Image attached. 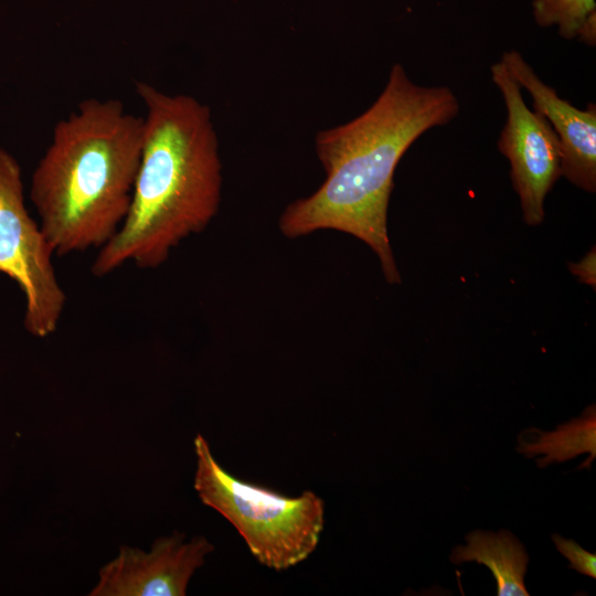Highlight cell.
<instances>
[{
	"label": "cell",
	"instance_id": "1",
	"mask_svg": "<svg viewBox=\"0 0 596 596\" xmlns=\"http://www.w3.org/2000/svg\"><path fill=\"white\" fill-rule=\"evenodd\" d=\"M459 109L449 87L418 85L395 63L366 110L317 132L315 150L326 179L285 207L278 223L283 235L297 238L321 230L350 234L372 248L387 283H401L387 233L396 167L422 135L449 124Z\"/></svg>",
	"mask_w": 596,
	"mask_h": 596
},
{
	"label": "cell",
	"instance_id": "4",
	"mask_svg": "<svg viewBox=\"0 0 596 596\" xmlns=\"http://www.w3.org/2000/svg\"><path fill=\"white\" fill-rule=\"evenodd\" d=\"M194 489L222 514L264 566L284 571L305 561L317 547L324 525V503L312 491L289 498L244 482L213 457L202 435L194 438Z\"/></svg>",
	"mask_w": 596,
	"mask_h": 596
},
{
	"label": "cell",
	"instance_id": "11",
	"mask_svg": "<svg viewBox=\"0 0 596 596\" xmlns=\"http://www.w3.org/2000/svg\"><path fill=\"white\" fill-rule=\"evenodd\" d=\"M532 7L540 26L556 25L563 39H578L588 46H595V0H533Z\"/></svg>",
	"mask_w": 596,
	"mask_h": 596
},
{
	"label": "cell",
	"instance_id": "5",
	"mask_svg": "<svg viewBox=\"0 0 596 596\" xmlns=\"http://www.w3.org/2000/svg\"><path fill=\"white\" fill-rule=\"evenodd\" d=\"M53 255L40 224L25 207L20 167L8 151L0 149V272L23 291L24 326L39 338L56 330L66 302Z\"/></svg>",
	"mask_w": 596,
	"mask_h": 596
},
{
	"label": "cell",
	"instance_id": "13",
	"mask_svg": "<svg viewBox=\"0 0 596 596\" xmlns=\"http://www.w3.org/2000/svg\"><path fill=\"white\" fill-rule=\"evenodd\" d=\"M595 247L578 263L571 264L570 270L576 275L579 281L585 283L595 288L596 273H595Z\"/></svg>",
	"mask_w": 596,
	"mask_h": 596
},
{
	"label": "cell",
	"instance_id": "7",
	"mask_svg": "<svg viewBox=\"0 0 596 596\" xmlns=\"http://www.w3.org/2000/svg\"><path fill=\"white\" fill-rule=\"evenodd\" d=\"M214 550L203 536L187 540L174 532L158 539L149 552L121 546L99 571L92 596H184L192 575Z\"/></svg>",
	"mask_w": 596,
	"mask_h": 596
},
{
	"label": "cell",
	"instance_id": "3",
	"mask_svg": "<svg viewBox=\"0 0 596 596\" xmlns=\"http://www.w3.org/2000/svg\"><path fill=\"white\" fill-rule=\"evenodd\" d=\"M143 118L118 99L89 98L61 119L31 180L30 196L55 255L102 248L132 196Z\"/></svg>",
	"mask_w": 596,
	"mask_h": 596
},
{
	"label": "cell",
	"instance_id": "6",
	"mask_svg": "<svg viewBox=\"0 0 596 596\" xmlns=\"http://www.w3.org/2000/svg\"><path fill=\"white\" fill-rule=\"evenodd\" d=\"M507 108L498 149L510 163V178L524 222L536 226L544 220V201L561 174L562 151L549 120L526 106L521 87L500 61L490 67Z\"/></svg>",
	"mask_w": 596,
	"mask_h": 596
},
{
	"label": "cell",
	"instance_id": "8",
	"mask_svg": "<svg viewBox=\"0 0 596 596\" xmlns=\"http://www.w3.org/2000/svg\"><path fill=\"white\" fill-rule=\"evenodd\" d=\"M501 62L520 87L532 97L533 109L540 111L555 131L562 151L561 174L575 187L596 191V106L586 109L573 106L545 84L515 50L505 51Z\"/></svg>",
	"mask_w": 596,
	"mask_h": 596
},
{
	"label": "cell",
	"instance_id": "9",
	"mask_svg": "<svg viewBox=\"0 0 596 596\" xmlns=\"http://www.w3.org/2000/svg\"><path fill=\"white\" fill-rule=\"evenodd\" d=\"M466 545L456 546L453 564L477 562L486 565L497 583L498 596H528L524 586L529 555L523 544L508 530L498 533L476 530L466 535Z\"/></svg>",
	"mask_w": 596,
	"mask_h": 596
},
{
	"label": "cell",
	"instance_id": "2",
	"mask_svg": "<svg viewBox=\"0 0 596 596\" xmlns=\"http://www.w3.org/2000/svg\"><path fill=\"white\" fill-rule=\"evenodd\" d=\"M146 108L139 167L128 213L94 260L105 276L127 263L162 265L181 242L205 230L222 194V162L211 109L185 94L136 83Z\"/></svg>",
	"mask_w": 596,
	"mask_h": 596
},
{
	"label": "cell",
	"instance_id": "10",
	"mask_svg": "<svg viewBox=\"0 0 596 596\" xmlns=\"http://www.w3.org/2000/svg\"><path fill=\"white\" fill-rule=\"evenodd\" d=\"M517 450L526 458L536 459L539 468H545L553 462L571 460L584 453L589 454L579 469L592 468L596 458V407L589 405L579 417L564 423L553 432L529 428L520 433Z\"/></svg>",
	"mask_w": 596,
	"mask_h": 596
},
{
	"label": "cell",
	"instance_id": "12",
	"mask_svg": "<svg viewBox=\"0 0 596 596\" xmlns=\"http://www.w3.org/2000/svg\"><path fill=\"white\" fill-rule=\"evenodd\" d=\"M552 541L557 551L568 560L570 568L588 577H596V554L587 552L575 541L564 539L560 534H553Z\"/></svg>",
	"mask_w": 596,
	"mask_h": 596
}]
</instances>
